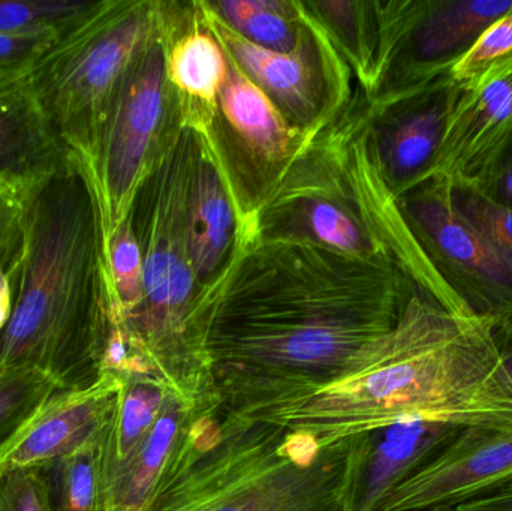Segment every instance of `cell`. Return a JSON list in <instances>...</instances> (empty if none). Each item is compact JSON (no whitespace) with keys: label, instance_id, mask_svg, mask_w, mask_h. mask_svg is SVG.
<instances>
[{"label":"cell","instance_id":"1","mask_svg":"<svg viewBox=\"0 0 512 511\" xmlns=\"http://www.w3.org/2000/svg\"><path fill=\"white\" fill-rule=\"evenodd\" d=\"M415 290L387 261L300 240L243 243L209 308L222 410L249 416L336 380L399 323Z\"/></svg>","mask_w":512,"mask_h":511},{"label":"cell","instance_id":"2","mask_svg":"<svg viewBox=\"0 0 512 511\" xmlns=\"http://www.w3.org/2000/svg\"><path fill=\"white\" fill-rule=\"evenodd\" d=\"M255 419L328 444L411 420L512 431L498 327L415 290L399 323L340 377Z\"/></svg>","mask_w":512,"mask_h":511},{"label":"cell","instance_id":"3","mask_svg":"<svg viewBox=\"0 0 512 511\" xmlns=\"http://www.w3.org/2000/svg\"><path fill=\"white\" fill-rule=\"evenodd\" d=\"M17 293L0 333V363L41 369L63 389L98 380L108 312L101 213L83 165L59 167L18 195Z\"/></svg>","mask_w":512,"mask_h":511},{"label":"cell","instance_id":"4","mask_svg":"<svg viewBox=\"0 0 512 511\" xmlns=\"http://www.w3.org/2000/svg\"><path fill=\"white\" fill-rule=\"evenodd\" d=\"M366 432L322 444L222 407L198 423L155 511H348Z\"/></svg>","mask_w":512,"mask_h":511},{"label":"cell","instance_id":"5","mask_svg":"<svg viewBox=\"0 0 512 511\" xmlns=\"http://www.w3.org/2000/svg\"><path fill=\"white\" fill-rule=\"evenodd\" d=\"M195 155L197 134L185 128L138 191L131 215L143 257L144 296L123 323L156 375L191 404L218 395L207 353L209 312L189 255Z\"/></svg>","mask_w":512,"mask_h":511},{"label":"cell","instance_id":"6","mask_svg":"<svg viewBox=\"0 0 512 511\" xmlns=\"http://www.w3.org/2000/svg\"><path fill=\"white\" fill-rule=\"evenodd\" d=\"M168 5L161 0H96L26 69L60 146L83 168L92 162L120 83L161 27Z\"/></svg>","mask_w":512,"mask_h":511},{"label":"cell","instance_id":"7","mask_svg":"<svg viewBox=\"0 0 512 511\" xmlns=\"http://www.w3.org/2000/svg\"><path fill=\"white\" fill-rule=\"evenodd\" d=\"M189 3L168 5L161 27L120 83L92 162L84 168L98 200L105 249L131 215L141 186L185 129L179 99L167 80L165 60Z\"/></svg>","mask_w":512,"mask_h":511},{"label":"cell","instance_id":"8","mask_svg":"<svg viewBox=\"0 0 512 511\" xmlns=\"http://www.w3.org/2000/svg\"><path fill=\"white\" fill-rule=\"evenodd\" d=\"M512 0H376L378 53L370 102L387 101L450 75Z\"/></svg>","mask_w":512,"mask_h":511},{"label":"cell","instance_id":"9","mask_svg":"<svg viewBox=\"0 0 512 511\" xmlns=\"http://www.w3.org/2000/svg\"><path fill=\"white\" fill-rule=\"evenodd\" d=\"M204 26L222 50L276 105L294 128L319 135L351 104V68L318 21L298 2L306 30L291 53L265 50L231 30L206 0L195 2Z\"/></svg>","mask_w":512,"mask_h":511},{"label":"cell","instance_id":"10","mask_svg":"<svg viewBox=\"0 0 512 511\" xmlns=\"http://www.w3.org/2000/svg\"><path fill=\"white\" fill-rule=\"evenodd\" d=\"M254 239L300 240L357 260L394 264L322 132L262 201Z\"/></svg>","mask_w":512,"mask_h":511},{"label":"cell","instance_id":"11","mask_svg":"<svg viewBox=\"0 0 512 511\" xmlns=\"http://www.w3.org/2000/svg\"><path fill=\"white\" fill-rule=\"evenodd\" d=\"M227 60L218 113L207 134L236 197L245 243L262 201L318 135L294 128L236 62Z\"/></svg>","mask_w":512,"mask_h":511},{"label":"cell","instance_id":"12","mask_svg":"<svg viewBox=\"0 0 512 511\" xmlns=\"http://www.w3.org/2000/svg\"><path fill=\"white\" fill-rule=\"evenodd\" d=\"M415 239L454 293L498 332L512 327V270L456 212L450 185L429 179L399 198Z\"/></svg>","mask_w":512,"mask_h":511},{"label":"cell","instance_id":"13","mask_svg":"<svg viewBox=\"0 0 512 511\" xmlns=\"http://www.w3.org/2000/svg\"><path fill=\"white\" fill-rule=\"evenodd\" d=\"M463 90L451 75L387 101H367L376 167L399 200L432 179L448 123Z\"/></svg>","mask_w":512,"mask_h":511},{"label":"cell","instance_id":"14","mask_svg":"<svg viewBox=\"0 0 512 511\" xmlns=\"http://www.w3.org/2000/svg\"><path fill=\"white\" fill-rule=\"evenodd\" d=\"M512 485V431L463 428L378 511L457 509Z\"/></svg>","mask_w":512,"mask_h":511},{"label":"cell","instance_id":"15","mask_svg":"<svg viewBox=\"0 0 512 511\" xmlns=\"http://www.w3.org/2000/svg\"><path fill=\"white\" fill-rule=\"evenodd\" d=\"M122 381L99 375L92 386L62 390L0 453V473L50 470L104 437Z\"/></svg>","mask_w":512,"mask_h":511},{"label":"cell","instance_id":"16","mask_svg":"<svg viewBox=\"0 0 512 511\" xmlns=\"http://www.w3.org/2000/svg\"><path fill=\"white\" fill-rule=\"evenodd\" d=\"M195 134L197 155L188 201L189 255L209 312L213 296L242 246V219L212 138L207 132Z\"/></svg>","mask_w":512,"mask_h":511},{"label":"cell","instance_id":"17","mask_svg":"<svg viewBox=\"0 0 512 511\" xmlns=\"http://www.w3.org/2000/svg\"><path fill=\"white\" fill-rule=\"evenodd\" d=\"M218 407V395L191 404L173 393L135 452L122 464L102 470L105 511H155L179 471L198 423Z\"/></svg>","mask_w":512,"mask_h":511},{"label":"cell","instance_id":"18","mask_svg":"<svg viewBox=\"0 0 512 511\" xmlns=\"http://www.w3.org/2000/svg\"><path fill=\"white\" fill-rule=\"evenodd\" d=\"M65 156L26 71H0V189L18 197Z\"/></svg>","mask_w":512,"mask_h":511},{"label":"cell","instance_id":"19","mask_svg":"<svg viewBox=\"0 0 512 511\" xmlns=\"http://www.w3.org/2000/svg\"><path fill=\"white\" fill-rule=\"evenodd\" d=\"M512 132V74L463 92L448 123L432 179L468 186L480 176Z\"/></svg>","mask_w":512,"mask_h":511},{"label":"cell","instance_id":"20","mask_svg":"<svg viewBox=\"0 0 512 511\" xmlns=\"http://www.w3.org/2000/svg\"><path fill=\"white\" fill-rule=\"evenodd\" d=\"M463 428L429 420L394 423L366 432L348 511H378L384 501Z\"/></svg>","mask_w":512,"mask_h":511},{"label":"cell","instance_id":"21","mask_svg":"<svg viewBox=\"0 0 512 511\" xmlns=\"http://www.w3.org/2000/svg\"><path fill=\"white\" fill-rule=\"evenodd\" d=\"M167 80L179 99L183 126L207 132L218 113L219 93L228 72L227 54L204 26L195 2L167 48Z\"/></svg>","mask_w":512,"mask_h":511},{"label":"cell","instance_id":"22","mask_svg":"<svg viewBox=\"0 0 512 511\" xmlns=\"http://www.w3.org/2000/svg\"><path fill=\"white\" fill-rule=\"evenodd\" d=\"M303 5L348 63L361 92L366 93L372 83L378 53L376 0H316L303 2Z\"/></svg>","mask_w":512,"mask_h":511},{"label":"cell","instance_id":"23","mask_svg":"<svg viewBox=\"0 0 512 511\" xmlns=\"http://www.w3.org/2000/svg\"><path fill=\"white\" fill-rule=\"evenodd\" d=\"M173 390L155 375L126 378L102 441V470L122 464L143 443L161 417Z\"/></svg>","mask_w":512,"mask_h":511},{"label":"cell","instance_id":"24","mask_svg":"<svg viewBox=\"0 0 512 511\" xmlns=\"http://www.w3.org/2000/svg\"><path fill=\"white\" fill-rule=\"evenodd\" d=\"M206 3L237 35L265 50L291 53L306 30L297 0H206Z\"/></svg>","mask_w":512,"mask_h":511},{"label":"cell","instance_id":"25","mask_svg":"<svg viewBox=\"0 0 512 511\" xmlns=\"http://www.w3.org/2000/svg\"><path fill=\"white\" fill-rule=\"evenodd\" d=\"M62 390V384L41 369L0 363V453Z\"/></svg>","mask_w":512,"mask_h":511},{"label":"cell","instance_id":"26","mask_svg":"<svg viewBox=\"0 0 512 511\" xmlns=\"http://www.w3.org/2000/svg\"><path fill=\"white\" fill-rule=\"evenodd\" d=\"M108 311L122 323L140 309L144 296L143 257L132 225V215L117 228L105 249Z\"/></svg>","mask_w":512,"mask_h":511},{"label":"cell","instance_id":"27","mask_svg":"<svg viewBox=\"0 0 512 511\" xmlns=\"http://www.w3.org/2000/svg\"><path fill=\"white\" fill-rule=\"evenodd\" d=\"M512 74V9L490 24L451 71L463 92H474Z\"/></svg>","mask_w":512,"mask_h":511},{"label":"cell","instance_id":"28","mask_svg":"<svg viewBox=\"0 0 512 511\" xmlns=\"http://www.w3.org/2000/svg\"><path fill=\"white\" fill-rule=\"evenodd\" d=\"M102 441L50 468L57 511H105Z\"/></svg>","mask_w":512,"mask_h":511},{"label":"cell","instance_id":"29","mask_svg":"<svg viewBox=\"0 0 512 511\" xmlns=\"http://www.w3.org/2000/svg\"><path fill=\"white\" fill-rule=\"evenodd\" d=\"M96 0H0V32H65Z\"/></svg>","mask_w":512,"mask_h":511},{"label":"cell","instance_id":"30","mask_svg":"<svg viewBox=\"0 0 512 511\" xmlns=\"http://www.w3.org/2000/svg\"><path fill=\"white\" fill-rule=\"evenodd\" d=\"M450 200L456 212L512 270L511 207L498 206L468 186L450 185Z\"/></svg>","mask_w":512,"mask_h":511},{"label":"cell","instance_id":"31","mask_svg":"<svg viewBox=\"0 0 512 511\" xmlns=\"http://www.w3.org/2000/svg\"><path fill=\"white\" fill-rule=\"evenodd\" d=\"M0 511H57L50 470L0 473Z\"/></svg>","mask_w":512,"mask_h":511},{"label":"cell","instance_id":"32","mask_svg":"<svg viewBox=\"0 0 512 511\" xmlns=\"http://www.w3.org/2000/svg\"><path fill=\"white\" fill-rule=\"evenodd\" d=\"M60 33L63 32H0V71H26Z\"/></svg>","mask_w":512,"mask_h":511},{"label":"cell","instance_id":"33","mask_svg":"<svg viewBox=\"0 0 512 511\" xmlns=\"http://www.w3.org/2000/svg\"><path fill=\"white\" fill-rule=\"evenodd\" d=\"M468 188L498 206L512 209V132L504 146Z\"/></svg>","mask_w":512,"mask_h":511},{"label":"cell","instance_id":"34","mask_svg":"<svg viewBox=\"0 0 512 511\" xmlns=\"http://www.w3.org/2000/svg\"><path fill=\"white\" fill-rule=\"evenodd\" d=\"M18 258H20V252L8 263L0 264V333L8 326L12 309H14L15 293H17Z\"/></svg>","mask_w":512,"mask_h":511},{"label":"cell","instance_id":"35","mask_svg":"<svg viewBox=\"0 0 512 511\" xmlns=\"http://www.w3.org/2000/svg\"><path fill=\"white\" fill-rule=\"evenodd\" d=\"M457 509L460 511H512V485L495 494L462 504Z\"/></svg>","mask_w":512,"mask_h":511},{"label":"cell","instance_id":"36","mask_svg":"<svg viewBox=\"0 0 512 511\" xmlns=\"http://www.w3.org/2000/svg\"><path fill=\"white\" fill-rule=\"evenodd\" d=\"M501 342V363L504 372L505 384L512 395V327L511 329L498 332Z\"/></svg>","mask_w":512,"mask_h":511},{"label":"cell","instance_id":"37","mask_svg":"<svg viewBox=\"0 0 512 511\" xmlns=\"http://www.w3.org/2000/svg\"><path fill=\"white\" fill-rule=\"evenodd\" d=\"M409 511H460L459 509H424V510H409Z\"/></svg>","mask_w":512,"mask_h":511}]
</instances>
